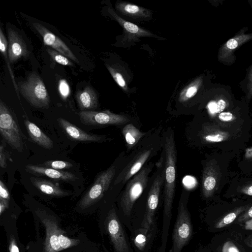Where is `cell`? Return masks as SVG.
I'll return each mask as SVG.
<instances>
[{
	"label": "cell",
	"mask_w": 252,
	"mask_h": 252,
	"mask_svg": "<svg viewBox=\"0 0 252 252\" xmlns=\"http://www.w3.org/2000/svg\"><path fill=\"white\" fill-rule=\"evenodd\" d=\"M197 128L198 145L238 156L247 147L251 137V134L226 128L205 117L198 123Z\"/></svg>",
	"instance_id": "obj_1"
},
{
	"label": "cell",
	"mask_w": 252,
	"mask_h": 252,
	"mask_svg": "<svg viewBox=\"0 0 252 252\" xmlns=\"http://www.w3.org/2000/svg\"><path fill=\"white\" fill-rule=\"evenodd\" d=\"M238 156L233 153L214 151L202 161L201 192L206 199L217 198L233 174L231 161Z\"/></svg>",
	"instance_id": "obj_2"
},
{
	"label": "cell",
	"mask_w": 252,
	"mask_h": 252,
	"mask_svg": "<svg viewBox=\"0 0 252 252\" xmlns=\"http://www.w3.org/2000/svg\"><path fill=\"white\" fill-rule=\"evenodd\" d=\"M165 164L164 172V199L163 222L161 245L158 252H165L170 222L172 216L173 202L175 191L177 151L174 133L170 129L164 139Z\"/></svg>",
	"instance_id": "obj_3"
},
{
	"label": "cell",
	"mask_w": 252,
	"mask_h": 252,
	"mask_svg": "<svg viewBox=\"0 0 252 252\" xmlns=\"http://www.w3.org/2000/svg\"><path fill=\"white\" fill-rule=\"evenodd\" d=\"M153 164H150L143 167L137 174L130 179L122 194L120 201L123 219L129 227L128 221L130 216L133 205L142 194L148 182L149 174Z\"/></svg>",
	"instance_id": "obj_4"
},
{
	"label": "cell",
	"mask_w": 252,
	"mask_h": 252,
	"mask_svg": "<svg viewBox=\"0 0 252 252\" xmlns=\"http://www.w3.org/2000/svg\"><path fill=\"white\" fill-rule=\"evenodd\" d=\"M189 194L182 192L178 204L177 216L174 224L170 252H181L192 235V226L187 208Z\"/></svg>",
	"instance_id": "obj_5"
},
{
	"label": "cell",
	"mask_w": 252,
	"mask_h": 252,
	"mask_svg": "<svg viewBox=\"0 0 252 252\" xmlns=\"http://www.w3.org/2000/svg\"><path fill=\"white\" fill-rule=\"evenodd\" d=\"M18 88L22 96L32 106L36 108H47L50 99L44 83L35 72L29 74L27 79L19 82Z\"/></svg>",
	"instance_id": "obj_6"
},
{
	"label": "cell",
	"mask_w": 252,
	"mask_h": 252,
	"mask_svg": "<svg viewBox=\"0 0 252 252\" xmlns=\"http://www.w3.org/2000/svg\"><path fill=\"white\" fill-rule=\"evenodd\" d=\"M211 92L205 105L207 116L205 117L209 119L234 108L240 101L235 97L229 86L219 84Z\"/></svg>",
	"instance_id": "obj_7"
},
{
	"label": "cell",
	"mask_w": 252,
	"mask_h": 252,
	"mask_svg": "<svg viewBox=\"0 0 252 252\" xmlns=\"http://www.w3.org/2000/svg\"><path fill=\"white\" fill-rule=\"evenodd\" d=\"M0 132L10 146L19 152L23 151V143L18 125L2 100L0 101Z\"/></svg>",
	"instance_id": "obj_8"
},
{
	"label": "cell",
	"mask_w": 252,
	"mask_h": 252,
	"mask_svg": "<svg viewBox=\"0 0 252 252\" xmlns=\"http://www.w3.org/2000/svg\"><path fill=\"white\" fill-rule=\"evenodd\" d=\"M116 173V167L111 165L101 172L80 201V207L87 208L100 200L108 189Z\"/></svg>",
	"instance_id": "obj_9"
},
{
	"label": "cell",
	"mask_w": 252,
	"mask_h": 252,
	"mask_svg": "<svg viewBox=\"0 0 252 252\" xmlns=\"http://www.w3.org/2000/svg\"><path fill=\"white\" fill-rule=\"evenodd\" d=\"M106 227L116 252H132L121 222L113 208L109 211Z\"/></svg>",
	"instance_id": "obj_10"
},
{
	"label": "cell",
	"mask_w": 252,
	"mask_h": 252,
	"mask_svg": "<svg viewBox=\"0 0 252 252\" xmlns=\"http://www.w3.org/2000/svg\"><path fill=\"white\" fill-rule=\"evenodd\" d=\"M248 27H243L233 37L220 47L218 53L219 62L226 65H231L236 60L235 52L241 46L252 40V32L246 33Z\"/></svg>",
	"instance_id": "obj_11"
},
{
	"label": "cell",
	"mask_w": 252,
	"mask_h": 252,
	"mask_svg": "<svg viewBox=\"0 0 252 252\" xmlns=\"http://www.w3.org/2000/svg\"><path fill=\"white\" fill-rule=\"evenodd\" d=\"M79 117L82 123L92 126L120 125L129 122V119L126 116L113 113L108 110L102 111H80Z\"/></svg>",
	"instance_id": "obj_12"
},
{
	"label": "cell",
	"mask_w": 252,
	"mask_h": 252,
	"mask_svg": "<svg viewBox=\"0 0 252 252\" xmlns=\"http://www.w3.org/2000/svg\"><path fill=\"white\" fill-rule=\"evenodd\" d=\"M164 181V172L159 171L157 174L149 190L147 197L146 211L140 227L151 231L154 217L157 209L160 189Z\"/></svg>",
	"instance_id": "obj_13"
},
{
	"label": "cell",
	"mask_w": 252,
	"mask_h": 252,
	"mask_svg": "<svg viewBox=\"0 0 252 252\" xmlns=\"http://www.w3.org/2000/svg\"><path fill=\"white\" fill-rule=\"evenodd\" d=\"M224 196L238 199H252V173L243 174L235 173L232 174L226 187Z\"/></svg>",
	"instance_id": "obj_14"
},
{
	"label": "cell",
	"mask_w": 252,
	"mask_h": 252,
	"mask_svg": "<svg viewBox=\"0 0 252 252\" xmlns=\"http://www.w3.org/2000/svg\"><path fill=\"white\" fill-rule=\"evenodd\" d=\"M153 152V149L150 148L144 149L137 153L118 174L114 184L126 183L129 180L143 167Z\"/></svg>",
	"instance_id": "obj_15"
},
{
	"label": "cell",
	"mask_w": 252,
	"mask_h": 252,
	"mask_svg": "<svg viewBox=\"0 0 252 252\" xmlns=\"http://www.w3.org/2000/svg\"><path fill=\"white\" fill-rule=\"evenodd\" d=\"M33 26L43 38L45 45L52 48L54 50L63 55L69 59L77 63L79 60L72 52L71 50L59 37L47 29L42 24L38 23H33Z\"/></svg>",
	"instance_id": "obj_16"
},
{
	"label": "cell",
	"mask_w": 252,
	"mask_h": 252,
	"mask_svg": "<svg viewBox=\"0 0 252 252\" xmlns=\"http://www.w3.org/2000/svg\"><path fill=\"white\" fill-rule=\"evenodd\" d=\"M41 221L46 229V237L44 243V252H59L63 250L59 243V235L64 233L57 221L51 217H40Z\"/></svg>",
	"instance_id": "obj_17"
},
{
	"label": "cell",
	"mask_w": 252,
	"mask_h": 252,
	"mask_svg": "<svg viewBox=\"0 0 252 252\" xmlns=\"http://www.w3.org/2000/svg\"><path fill=\"white\" fill-rule=\"evenodd\" d=\"M64 133L71 140L83 142H101L109 140L106 135L89 134L63 118L57 119Z\"/></svg>",
	"instance_id": "obj_18"
},
{
	"label": "cell",
	"mask_w": 252,
	"mask_h": 252,
	"mask_svg": "<svg viewBox=\"0 0 252 252\" xmlns=\"http://www.w3.org/2000/svg\"><path fill=\"white\" fill-rule=\"evenodd\" d=\"M7 34L9 62L14 63L22 57L27 58L29 51L22 37L11 28L7 29Z\"/></svg>",
	"instance_id": "obj_19"
},
{
	"label": "cell",
	"mask_w": 252,
	"mask_h": 252,
	"mask_svg": "<svg viewBox=\"0 0 252 252\" xmlns=\"http://www.w3.org/2000/svg\"><path fill=\"white\" fill-rule=\"evenodd\" d=\"M108 13L121 26L124 32L125 41H135L142 37H155V35L145 29L125 20L111 8L108 9Z\"/></svg>",
	"instance_id": "obj_20"
},
{
	"label": "cell",
	"mask_w": 252,
	"mask_h": 252,
	"mask_svg": "<svg viewBox=\"0 0 252 252\" xmlns=\"http://www.w3.org/2000/svg\"><path fill=\"white\" fill-rule=\"evenodd\" d=\"M28 173L38 176H43L64 182H72L77 179L76 175L72 173L56 170L51 168L28 164L25 166Z\"/></svg>",
	"instance_id": "obj_21"
},
{
	"label": "cell",
	"mask_w": 252,
	"mask_h": 252,
	"mask_svg": "<svg viewBox=\"0 0 252 252\" xmlns=\"http://www.w3.org/2000/svg\"><path fill=\"white\" fill-rule=\"evenodd\" d=\"M76 97L81 111H93L97 107L96 94L90 86H86L83 90L78 91Z\"/></svg>",
	"instance_id": "obj_22"
},
{
	"label": "cell",
	"mask_w": 252,
	"mask_h": 252,
	"mask_svg": "<svg viewBox=\"0 0 252 252\" xmlns=\"http://www.w3.org/2000/svg\"><path fill=\"white\" fill-rule=\"evenodd\" d=\"M25 125L30 138L36 144L47 149H50L53 147L54 143L52 140L35 124L29 120H26Z\"/></svg>",
	"instance_id": "obj_23"
},
{
	"label": "cell",
	"mask_w": 252,
	"mask_h": 252,
	"mask_svg": "<svg viewBox=\"0 0 252 252\" xmlns=\"http://www.w3.org/2000/svg\"><path fill=\"white\" fill-rule=\"evenodd\" d=\"M30 180L37 189L46 194L56 197H63L69 194L68 192L62 189L58 184L49 181L34 177H31Z\"/></svg>",
	"instance_id": "obj_24"
},
{
	"label": "cell",
	"mask_w": 252,
	"mask_h": 252,
	"mask_svg": "<svg viewBox=\"0 0 252 252\" xmlns=\"http://www.w3.org/2000/svg\"><path fill=\"white\" fill-rule=\"evenodd\" d=\"M116 9L126 16L145 18L151 16V11L144 7L128 2L119 1L116 3Z\"/></svg>",
	"instance_id": "obj_25"
},
{
	"label": "cell",
	"mask_w": 252,
	"mask_h": 252,
	"mask_svg": "<svg viewBox=\"0 0 252 252\" xmlns=\"http://www.w3.org/2000/svg\"><path fill=\"white\" fill-rule=\"evenodd\" d=\"M252 204V202L240 203L232 208L220 217L215 224L216 228H222L231 223L243 213Z\"/></svg>",
	"instance_id": "obj_26"
},
{
	"label": "cell",
	"mask_w": 252,
	"mask_h": 252,
	"mask_svg": "<svg viewBox=\"0 0 252 252\" xmlns=\"http://www.w3.org/2000/svg\"><path fill=\"white\" fill-rule=\"evenodd\" d=\"M236 158L239 173L243 174L252 173V146L246 147Z\"/></svg>",
	"instance_id": "obj_27"
},
{
	"label": "cell",
	"mask_w": 252,
	"mask_h": 252,
	"mask_svg": "<svg viewBox=\"0 0 252 252\" xmlns=\"http://www.w3.org/2000/svg\"><path fill=\"white\" fill-rule=\"evenodd\" d=\"M204 81V76L202 75L193 80L181 92L179 101L185 102L194 96L202 87Z\"/></svg>",
	"instance_id": "obj_28"
},
{
	"label": "cell",
	"mask_w": 252,
	"mask_h": 252,
	"mask_svg": "<svg viewBox=\"0 0 252 252\" xmlns=\"http://www.w3.org/2000/svg\"><path fill=\"white\" fill-rule=\"evenodd\" d=\"M122 133L127 147L129 149L135 145L145 134L140 131L132 124L126 125L123 128Z\"/></svg>",
	"instance_id": "obj_29"
},
{
	"label": "cell",
	"mask_w": 252,
	"mask_h": 252,
	"mask_svg": "<svg viewBox=\"0 0 252 252\" xmlns=\"http://www.w3.org/2000/svg\"><path fill=\"white\" fill-rule=\"evenodd\" d=\"M241 87L245 94L244 97L249 104L252 98V64L247 68L246 76L241 82Z\"/></svg>",
	"instance_id": "obj_30"
},
{
	"label": "cell",
	"mask_w": 252,
	"mask_h": 252,
	"mask_svg": "<svg viewBox=\"0 0 252 252\" xmlns=\"http://www.w3.org/2000/svg\"><path fill=\"white\" fill-rule=\"evenodd\" d=\"M149 231L150 230L140 227L134 232L133 242L135 247L139 251H144L148 244Z\"/></svg>",
	"instance_id": "obj_31"
},
{
	"label": "cell",
	"mask_w": 252,
	"mask_h": 252,
	"mask_svg": "<svg viewBox=\"0 0 252 252\" xmlns=\"http://www.w3.org/2000/svg\"><path fill=\"white\" fill-rule=\"evenodd\" d=\"M0 50L1 53L5 58V60L6 62L11 77L12 79L14 86L16 91L18 92V85L15 82L12 69L9 64V60L8 55V42L1 28H0Z\"/></svg>",
	"instance_id": "obj_32"
},
{
	"label": "cell",
	"mask_w": 252,
	"mask_h": 252,
	"mask_svg": "<svg viewBox=\"0 0 252 252\" xmlns=\"http://www.w3.org/2000/svg\"><path fill=\"white\" fill-rule=\"evenodd\" d=\"M106 67L116 83L124 91L127 90L126 82L122 74L116 68L110 65H106Z\"/></svg>",
	"instance_id": "obj_33"
},
{
	"label": "cell",
	"mask_w": 252,
	"mask_h": 252,
	"mask_svg": "<svg viewBox=\"0 0 252 252\" xmlns=\"http://www.w3.org/2000/svg\"><path fill=\"white\" fill-rule=\"evenodd\" d=\"M47 51L52 59L56 63L63 65L71 66L73 63L63 55L52 49H48Z\"/></svg>",
	"instance_id": "obj_34"
},
{
	"label": "cell",
	"mask_w": 252,
	"mask_h": 252,
	"mask_svg": "<svg viewBox=\"0 0 252 252\" xmlns=\"http://www.w3.org/2000/svg\"><path fill=\"white\" fill-rule=\"evenodd\" d=\"M44 167L51 168L56 170L68 169L72 167L73 165L71 163L63 160H48L43 164Z\"/></svg>",
	"instance_id": "obj_35"
},
{
	"label": "cell",
	"mask_w": 252,
	"mask_h": 252,
	"mask_svg": "<svg viewBox=\"0 0 252 252\" xmlns=\"http://www.w3.org/2000/svg\"><path fill=\"white\" fill-rule=\"evenodd\" d=\"M58 239L59 245L63 250L76 246L80 243L79 240L69 238L63 234L59 235Z\"/></svg>",
	"instance_id": "obj_36"
},
{
	"label": "cell",
	"mask_w": 252,
	"mask_h": 252,
	"mask_svg": "<svg viewBox=\"0 0 252 252\" xmlns=\"http://www.w3.org/2000/svg\"><path fill=\"white\" fill-rule=\"evenodd\" d=\"M59 94L63 99H66L70 94V88L67 81L64 79L60 80L58 84Z\"/></svg>",
	"instance_id": "obj_37"
},
{
	"label": "cell",
	"mask_w": 252,
	"mask_h": 252,
	"mask_svg": "<svg viewBox=\"0 0 252 252\" xmlns=\"http://www.w3.org/2000/svg\"><path fill=\"white\" fill-rule=\"evenodd\" d=\"M250 219H252V204L238 218L237 221L241 223L246 222Z\"/></svg>",
	"instance_id": "obj_38"
},
{
	"label": "cell",
	"mask_w": 252,
	"mask_h": 252,
	"mask_svg": "<svg viewBox=\"0 0 252 252\" xmlns=\"http://www.w3.org/2000/svg\"><path fill=\"white\" fill-rule=\"evenodd\" d=\"M0 198L8 201L10 199L8 190L1 180L0 181Z\"/></svg>",
	"instance_id": "obj_39"
},
{
	"label": "cell",
	"mask_w": 252,
	"mask_h": 252,
	"mask_svg": "<svg viewBox=\"0 0 252 252\" xmlns=\"http://www.w3.org/2000/svg\"><path fill=\"white\" fill-rule=\"evenodd\" d=\"M222 252H240L238 248L231 241L225 242L223 245Z\"/></svg>",
	"instance_id": "obj_40"
},
{
	"label": "cell",
	"mask_w": 252,
	"mask_h": 252,
	"mask_svg": "<svg viewBox=\"0 0 252 252\" xmlns=\"http://www.w3.org/2000/svg\"><path fill=\"white\" fill-rule=\"evenodd\" d=\"M9 250V252H19V248L13 236L10 237Z\"/></svg>",
	"instance_id": "obj_41"
},
{
	"label": "cell",
	"mask_w": 252,
	"mask_h": 252,
	"mask_svg": "<svg viewBox=\"0 0 252 252\" xmlns=\"http://www.w3.org/2000/svg\"><path fill=\"white\" fill-rule=\"evenodd\" d=\"M0 166L2 168H5L6 166L5 156L3 152L2 145L0 147Z\"/></svg>",
	"instance_id": "obj_42"
},
{
	"label": "cell",
	"mask_w": 252,
	"mask_h": 252,
	"mask_svg": "<svg viewBox=\"0 0 252 252\" xmlns=\"http://www.w3.org/2000/svg\"><path fill=\"white\" fill-rule=\"evenodd\" d=\"M9 206V201L0 198V214L8 208Z\"/></svg>",
	"instance_id": "obj_43"
},
{
	"label": "cell",
	"mask_w": 252,
	"mask_h": 252,
	"mask_svg": "<svg viewBox=\"0 0 252 252\" xmlns=\"http://www.w3.org/2000/svg\"><path fill=\"white\" fill-rule=\"evenodd\" d=\"M245 243L252 249V234L250 235L246 240Z\"/></svg>",
	"instance_id": "obj_44"
}]
</instances>
